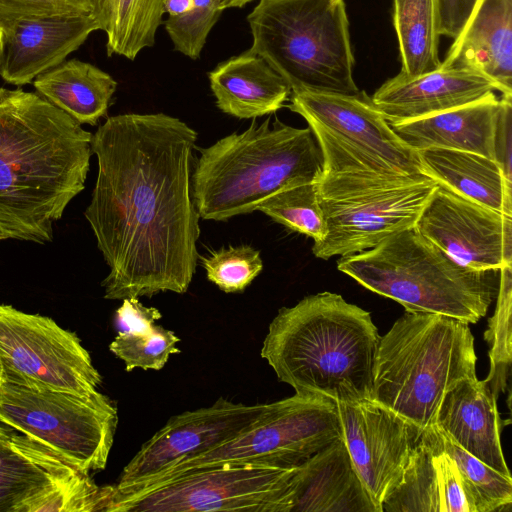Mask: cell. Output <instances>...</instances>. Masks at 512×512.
<instances>
[{"mask_svg":"<svg viewBox=\"0 0 512 512\" xmlns=\"http://www.w3.org/2000/svg\"><path fill=\"white\" fill-rule=\"evenodd\" d=\"M441 68H466L512 97V0H477Z\"/></svg>","mask_w":512,"mask_h":512,"instance_id":"obj_19","label":"cell"},{"mask_svg":"<svg viewBox=\"0 0 512 512\" xmlns=\"http://www.w3.org/2000/svg\"><path fill=\"white\" fill-rule=\"evenodd\" d=\"M473 512L453 459L433 425L422 431L403 479L382 512Z\"/></svg>","mask_w":512,"mask_h":512,"instance_id":"obj_21","label":"cell"},{"mask_svg":"<svg viewBox=\"0 0 512 512\" xmlns=\"http://www.w3.org/2000/svg\"><path fill=\"white\" fill-rule=\"evenodd\" d=\"M405 76H418L437 70L440 15L438 0H394L393 12Z\"/></svg>","mask_w":512,"mask_h":512,"instance_id":"obj_29","label":"cell"},{"mask_svg":"<svg viewBox=\"0 0 512 512\" xmlns=\"http://www.w3.org/2000/svg\"><path fill=\"white\" fill-rule=\"evenodd\" d=\"M269 404L245 405L219 398L213 405L172 417L124 467L114 492H125L188 456L225 443L251 426Z\"/></svg>","mask_w":512,"mask_h":512,"instance_id":"obj_16","label":"cell"},{"mask_svg":"<svg viewBox=\"0 0 512 512\" xmlns=\"http://www.w3.org/2000/svg\"><path fill=\"white\" fill-rule=\"evenodd\" d=\"M342 438L336 402L296 394L269 403L265 413L231 440L176 462L130 492L178 474L222 464L295 467Z\"/></svg>","mask_w":512,"mask_h":512,"instance_id":"obj_12","label":"cell"},{"mask_svg":"<svg viewBox=\"0 0 512 512\" xmlns=\"http://www.w3.org/2000/svg\"><path fill=\"white\" fill-rule=\"evenodd\" d=\"M3 379L0 377V387L2 385Z\"/></svg>","mask_w":512,"mask_h":512,"instance_id":"obj_46","label":"cell"},{"mask_svg":"<svg viewBox=\"0 0 512 512\" xmlns=\"http://www.w3.org/2000/svg\"><path fill=\"white\" fill-rule=\"evenodd\" d=\"M289 512H381L364 487L343 438L297 466Z\"/></svg>","mask_w":512,"mask_h":512,"instance_id":"obj_20","label":"cell"},{"mask_svg":"<svg viewBox=\"0 0 512 512\" xmlns=\"http://www.w3.org/2000/svg\"><path fill=\"white\" fill-rule=\"evenodd\" d=\"M249 50L290 86L354 95L349 22L344 0H259L248 14Z\"/></svg>","mask_w":512,"mask_h":512,"instance_id":"obj_7","label":"cell"},{"mask_svg":"<svg viewBox=\"0 0 512 512\" xmlns=\"http://www.w3.org/2000/svg\"><path fill=\"white\" fill-rule=\"evenodd\" d=\"M295 467L222 464L184 472L139 489L101 487L99 511L289 512Z\"/></svg>","mask_w":512,"mask_h":512,"instance_id":"obj_10","label":"cell"},{"mask_svg":"<svg viewBox=\"0 0 512 512\" xmlns=\"http://www.w3.org/2000/svg\"><path fill=\"white\" fill-rule=\"evenodd\" d=\"M417 152L424 174L437 185L511 216V182L494 160L459 150L432 148Z\"/></svg>","mask_w":512,"mask_h":512,"instance_id":"obj_26","label":"cell"},{"mask_svg":"<svg viewBox=\"0 0 512 512\" xmlns=\"http://www.w3.org/2000/svg\"><path fill=\"white\" fill-rule=\"evenodd\" d=\"M337 268L407 312L441 314L468 324L486 315L499 283V271L461 266L415 227L369 250L342 256Z\"/></svg>","mask_w":512,"mask_h":512,"instance_id":"obj_6","label":"cell"},{"mask_svg":"<svg viewBox=\"0 0 512 512\" xmlns=\"http://www.w3.org/2000/svg\"><path fill=\"white\" fill-rule=\"evenodd\" d=\"M3 39H4V31L3 28L0 26V67H1V60L3 55Z\"/></svg>","mask_w":512,"mask_h":512,"instance_id":"obj_44","label":"cell"},{"mask_svg":"<svg viewBox=\"0 0 512 512\" xmlns=\"http://www.w3.org/2000/svg\"><path fill=\"white\" fill-rule=\"evenodd\" d=\"M100 487L89 473L78 472L33 499L24 512H90L98 511Z\"/></svg>","mask_w":512,"mask_h":512,"instance_id":"obj_36","label":"cell"},{"mask_svg":"<svg viewBox=\"0 0 512 512\" xmlns=\"http://www.w3.org/2000/svg\"><path fill=\"white\" fill-rule=\"evenodd\" d=\"M208 79L217 107L239 119L275 113L291 94L287 82L249 49L219 63Z\"/></svg>","mask_w":512,"mask_h":512,"instance_id":"obj_24","label":"cell"},{"mask_svg":"<svg viewBox=\"0 0 512 512\" xmlns=\"http://www.w3.org/2000/svg\"><path fill=\"white\" fill-rule=\"evenodd\" d=\"M0 422L89 473L106 467L118 416L115 404L100 392L81 396L3 380Z\"/></svg>","mask_w":512,"mask_h":512,"instance_id":"obj_11","label":"cell"},{"mask_svg":"<svg viewBox=\"0 0 512 512\" xmlns=\"http://www.w3.org/2000/svg\"><path fill=\"white\" fill-rule=\"evenodd\" d=\"M78 472L45 443L12 431L0 439V512H24L49 487Z\"/></svg>","mask_w":512,"mask_h":512,"instance_id":"obj_25","label":"cell"},{"mask_svg":"<svg viewBox=\"0 0 512 512\" xmlns=\"http://www.w3.org/2000/svg\"><path fill=\"white\" fill-rule=\"evenodd\" d=\"M194 0H165L164 13L168 16H179L188 12L193 6Z\"/></svg>","mask_w":512,"mask_h":512,"instance_id":"obj_41","label":"cell"},{"mask_svg":"<svg viewBox=\"0 0 512 512\" xmlns=\"http://www.w3.org/2000/svg\"><path fill=\"white\" fill-rule=\"evenodd\" d=\"M379 340L368 311L326 291L282 307L260 353L296 394L357 402L372 400Z\"/></svg>","mask_w":512,"mask_h":512,"instance_id":"obj_3","label":"cell"},{"mask_svg":"<svg viewBox=\"0 0 512 512\" xmlns=\"http://www.w3.org/2000/svg\"><path fill=\"white\" fill-rule=\"evenodd\" d=\"M433 425L480 461L511 477L500 443L503 424L497 397L484 380L467 378L448 390Z\"/></svg>","mask_w":512,"mask_h":512,"instance_id":"obj_22","label":"cell"},{"mask_svg":"<svg viewBox=\"0 0 512 512\" xmlns=\"http://www.w3.org/2000/svg\"><path fill=\"white\" fill-rule=\"evenodd\" d=\"M97 30L100 26L92 12L19 19L3 29L0 76L17 87L30 84L64 62Z\"/></svg>","mask_w":512,"mask_h":512,"instance_id":"obj_17","label":"cell"},{"mask_svg":"<svg viewBox=\"0 0 512 512\" xmlns=\"http://www.w3.org/2000/svg\"><path fill=\"white\" fill-rule=\"evenodd\" d=\"M93 0H0V26L30 17H51L89 14Z\"/></svg>","mask_w":512,"mask_h":512,"instance_id":"obj_37","label":"cell"},{"mask_svg":"<svg viewBox=\"0 0 512 512\" xmlns=\"http://www.w3.org/2000/svg\"><path fill=\"white\" fill-rule=\"evenodd\" d=\"M2 240H3V239H2V237L0 236V241H2Z\"/></svg>","mask_w":512,"mask_h":512,"instance_id":"obj_47","label":"cell"},{"mask_svg":"<svg viewBox=\"0 0 512 512\" xmlns=\"http://www.w3.org/2000/svg\"><path fill=\"white\" fill-rule=\"evenodd\" d=\"M317 183L280 191L264 200L257 211L292 231L312 238L314 243L319 242L325 235V220Z\"/></svg>","mask_w":512,"mask_h":512,"instance_id":"obj_32","label":"cell"},{"mask_svg":"<svg viewBox=\"0 0 512 512\" xmlns=\"http://www.w3.org/2000/svg\"><path fill=\"white\" fill-rule=\"evenodd\" d=\"M12 431L13 428L8 429L0 425V439L8 437Z\"/></svg>","mask_w":512,"mask_h":512,"instance_id":"obj_43","label":"cell"},{"mask_svg":"<svg viewBox=\"0 0 512 512\" xmlns=\"http://www.w3.org/2000/svg\"><path fill=\"white\" fill-rule=\"evenodd\" d=\"M499 272L496 308L484 332L490 346V372L484 381L497 398L508 386L512 362V265L502 267Z\"/></svg>","mask_w":512,"mask_h":512,"instance_id":"obj_31","label":"cell"},{"mask_svg":"<svg viewBox=\"0 0 512 512\" xmlns=\"http://www.w3.org/2000/svg\"><path fill=\"white\" fill-rule=\"evenodd\" d=\"M197 132L164 114H120L91 140L98 172L84 216L110 271L104 298L185 293L198 261L191 196Z\"/></svg>","mask_w":512,"mask_h":512,"instance_id":"obj_1","label":"cell"},{"mask_svg":"<svg viewBox=\"0 0 512 512\" xmlns=\"http://www.w3.org/2000/svg\"><path fill=\"white\" fill-rule=\"evenodd\" d=\"M165 0H93L92 14L106 34L108 56L134 60L155 44Z\"/></svg>","mask_w":512,"mask_h":512,"instance_id":"obj_28","label":"cell"},{"mask_svg":"<svg viewBox=\"0 0 512 512\" xmlns=\"http://www.w3.org/2000/svg\"><path fill=\"white\" fill-rule=\"evenodd\" d=\"M288 108L308 123L324 173L424 174L418 152L394 132L364 91H291Z\"/></svg>","mask_w":512,"mask_h":512,"instance_id":"obj_9","label":"cell"},{"mask_svg":"<svg viewBox=\"0 0 512 512\" xmlns=\"http://www.w3.org/2000/svg\"><path fill=\"white\" fill-rule=\"evenodd\" d=\"M427 240L463 267L499 271L512 265V217L437 185L415 224Z\"/></svg>","mask_w":512,"mask_h":512,"instance_id":"obj_15","label":"cell"},{"mask_svg":"<svg viewBox=\"0 0 512 512\" xmlns=\"http://www.w3.org/2000/svg\"><path fill=\"white\" fill-rule=\"evenodd\" d=\"M500 108L501 96L493 93L477 102L391 127L416 151L459 150L494 160V133Z\"/></svg>","mask_w":512,"mask_h":512,"instance_id":"obj_23","label":"cell"},{"mask_svg":"<svg viewBox=\"0 0 512 512\" xmlns=\"http://www.w3.org/2000/svg\"><path fill=\"white\" fill-rule=\"evenodd\" d=\"M0 377L1 378L3 377V367H2L1 360H0Z\"/></svg>","mask_w":512,"mask_h":512,"instance_id":"obj_45","label":"cell"},{"mask_svg":"<svg viewBox=\"0 0 512 512\" xmlns=\"http://www.w3.org/2000/svg\"><path fill=\"white\" fill-rule=\"evenodd\" d=\"M476 360L468 323L405 311L380 337L372 400L424 430L445 393L476 376Z\"/></svg>","mask_w":512,"mask_h":512,"instance_id":"obj_5","label":"cell"},{"mask_svg":"<svg viewBox=\"0 0 512 512\" xmlns=\"http://www.w3.org/2000/svg\"><path fill=\"white\" fill-rule=\"evenodd\" d=\"M495 91L496 85L474 70L439 67L418 76L399 72L371 100L390 125H398L477 102Z\"/></svg>","mask_w":512,"mask_h":512,"instance_id":"obj_18","label":"cell"},{"mask_svg":"<svg viewBox=\"0 0 512 512\" xmlns=\"http://www.w3.org/2000/svg\"><path fill=\"white\" fill-rule=\"evenodd\" d=\"M36 92L79 124L96 125L106 116L117 82L97 66L65 60L37 76Z\"/></svg>","mask_w":512,"mask_h":512,"instance_id":"obj_27","label":"cell"},{"mask_svg":"<svg viewBox=\"0 0 512 512\" xmlns=\"http://www.w3.org/2000/svg\"><path fill=\"white\" fill-rule=\"evenodd\" d=\"M477 0H438L440 34L456 38Z\"/></svg>","mask_w":512,"mask_h":512,"instance_id":"obj_40","label":"cell"},{"mask_svg":"<svg viewBox=\"0 0 512 512\" xmlns=\"http://www.w3.org/2000/svg\"><path fill=\"white\" fill-rule=\"evenodd\" d=\"M162 317L155 307L144 306L136 297L123 299L115 314V328L118 333H148Z\"/></svg>","mask_w":512,"mask_h":512,"instance_id":"obj_38","label":"cell"},{"mask_svg":"<svg viewBox=\"0 0 512 512\" xmlns=\"http://www.w3.org/2000/svg\"><path fill=\"white\" fill-rule=\"evenodd\" d=\"M93 134L37 92L0 87V236L46 244L85 188Z\"/></svg>","mask_w":512,"mask_h":512,"instance_id":"obj_2","label":"cell"},{"mask_svg":"<svg viewBox=\"0 0 512 512\" xmlns=\"http://www.w3.org/2000/svg\"><path fill=\"white\" fill-rule=\"evenodd\" d=\"M436 186L425 174L323 173L317 188L325 235L313 254L327 260L360 253L413 228Z\"/></svg>","mask_w":512,"mask_h":512,"instance_id":"obj_8","label":"cell"},{"mask_svg":"<svg viewBox=\"0 0 512 512\" xmlns=\"http://www.w3.org/2000/svg\"><path fill=\"white\" fill-rule=\"evenodd\" d=\"M202 265L207 279L226 293L244 291L263 270L260 251L250 245L213 251Z\"/></svg>","mask_w":512,"mask_h":512,"instance_id":"obj_34","label":"cell"},{"mask_svg":"<svg viewBox=\"0 0 512 512\" xmlns=\"http://www.w3.org/2000/svg\"><path fill=\"white\" fill-rule=\"evenodd\" d=\"M179 341L174 331L155 324L148 333H118L109 350L124 361L126 371L160 370L171 354L180 353Z\"/></svg>","mask_w":512,"mask_h":512,"instance_id":"obj_33","label":"cell"},{"mask_svg":"<svg viewBox=\"0 0 512 512\" xmlns=\"http://www.w3.org/2000/svg\"><path fill=\"white\" fill-rule=\"evenodd\" d=\"M512 97L501 95V108L494 133V160L511 182Z\"/></svg>","mask_w":512,"mask_h":512,"instance_id":"obj_39","label":"cell"},{"mask_svg":"<svg viewBox=\"0 0 512 512\" xmlns=\"http://www.w3.org/2000/svg\"><path fill=\"white\" fill-rule=\"evenodd\" d=\"M323 173L311 129L286 125L277 117L271 123L268 117L200 150L191 196L200 218L225 221L257 211L280 191L317 183Z\"/></svg>","mask_w":512,"mask_h":512,"instance_id":"obj_4","label":"cell"},{"mask_svg":"<svg viewBox=\"0 0 512 512\" xmlns=\"http://www.w3.org/2000/svg\"><path fill=\"white\" fill-rule=\"evenodd\" d=\"M443 450L453 459L473 512L502 511L512 503V478L492 469L433 425Z\"/></svg>","mask_w":512,"mask_h":512,"instance_id":"obj_30","label":"cell"},{"mask_svg":"<svg viewBox=\"0 0 512 512\" xmlns=\"http://www.w3.org/2000/svg\"><path fill=\"white\" fill-rule=\"evenodd\" d=\"M2 379L90 396L102 377L76 333L53 319L0 304Z\"/></svg>","mask_w":512,"mask_h":512,"instance_id":"obj_13","label":"cell"},{"mask_svg":"<svg viewBox=\"0 0 512 512\" xmlns=\"http://www.w3.org/2000/svg\"><path fill=\"white\" fill-rule=\"evenodd\" d=\"M253 0H220L222 10L228 8H242Z\"/></svg>","mask_w":512,"mask_h":512,"instance_id":"obj_42","label":"cell"},{"mask_svg":"<svg viewBox=\"0 0 512 512\" xmlns=\"http://www.w3.org/2000/svg\"><path fill=\"white\" fill-rule=\"evenodd\" d=\"M222 12L220 0H194L188 12L168 16L163 23L174 50L190 59H198Z\"/></svg>","mask_w":512,"mask_h":512,"instance_id":"obj_35","label":"cell"},{"mask_svg":"<svg viewBox=\"0 0 512 512\" xmlns=\"http://www.w3.org/2000/svg\"><path fill=\"white\" fill-rule=\"evenodd\" d=\"M336 405L355 470L382 512L383 502L402 481L423 430L373 400Z\"/></svg>","mask_w":512,"mask_h":512,"instance_id":"obj_14","label":"cell"}]
</instances>
